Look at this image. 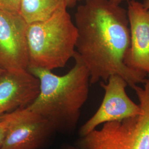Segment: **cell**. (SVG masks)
<instances>
[{
	"instance_id": "cell-5",
	"label": "cell",
	"mask_w": 149,
	"mask_h": 149,
	"mask_svg": "<svg viewBox=\"0 0 149 149\" xmlns=\"http://www.w3.org/2000/svg\"><path fill=\"white\" fill-rule=\"evenodd\" d=\"M6 134L0 149H40L55 132L52 124L27 107L0 117Z\"/></svg>"
},
{
	"instance_id": "cell-1",
	"label": "cell",
	"mask_w": 149,
	"mask_h": 149,
	"mask_svg": "<svg viewBox=\"0 0 149 149\" xmlns=\"http://www.w3.org/2000/svg\"><path fill=\"white\" fill-rule=\"evenodd\" d=\"M76 51L88 70L91 84L118 75L132 88L148 74L132 69L124 59L130 44L127 10L109 0H86L74 15Z\"/></svg>"
},
{
	"instance_id": "cell-7",
	"label": "cell",
	"mask_w": 149,
	"mask_h": 149,
	"mask_svg": "<svg viewBox=\"0 0 149 149\" xmlns=\"http://www.w3.org/2000/svg\"><path fill=\"white\" fill-rule=\"evenodd\" d=\"M28 24L19 12L0 10V68L7 71L28 69Z\"/></svg>"
},
{
	"instance_id": "cell-11",
	"label": "cell",
	"mask_w": 149,
	"mask_h": 149,
	"mask_svg": "<svg viewBox=\"0 0 149 149\" xmlns=\"http://www.w3.org/2000/svg\"><path fill=\"white\" fill-rule=\"evenodd\" d=\"M21 0H0V10L19 12Z\"/></svg>"
},
{
	"instance_id": "cell-10",
	"label": "cell",
	"mask_w": 149,
	"mask_h": 149,
	"mask_svg": "<svg viewBox=\"0 0 149 149\" xmlns=\"http://www.w3.org/2000/svg\"><path fill=\"white\" fill-rule=\"evenodd\" d=\"M66 8V0H21L19 13L30 24L47 20Z\"/></svg>"
},
{
	"instance_id": "cell-15",
	"label": "cell",
	"mask_w": 149,
	"mask_h": 149,
	"mask_svg": "<svg viewBox=\"0 0 149 149\" xmlns=\"http://www.w3.org/2000/svg\"><path fill=\"white\" fill-rule=\"evenodd\" d=\"M143 4L149 12V0H144Z\"/></svg>"
},
{
	"instance_id": "cell-6",
	"label": "cell",
	"mask_w": 149,
	"mask_h": 149,
	"mask_svg": "<svg viewBox=\"0 0 149 149\" xmlns=\"http://www.w3.org/2000/svg\"><path fill=\"white\" fill-rule=\"evenodd\" d=\"M127 82L118 75H112L101 86L104 95L98 110L81 127L80 136H83L107 122L119 121L138 115L141 112L139 104L134 102L126 92Z\"/></svg>"
},
{
	"instance_id": "cell-3",
	"label": "cell",
	"mask_w": 149,
	"mask_h": 149,
	"mask_svg": "<svg viewBox=\"0 0 149 149\" xmlns=\"http://www.w3.org/2000/svg\"><path fill=\"white\" fill-rule=\"evenodd\" d=\"M77 29L66 9L47 20L28 24L29 68L52 71L65 66L76 53Z\"/></svg>"
},
{
	"instance_id": "cell-8",
	"label": "cell",
	"mask_w": 149,
	"mask_h": 149,
	"mask_svg": "<svg viewBox=\"0 0 149 149\" xmlns=\"http://www.w3.org/2000/svg\"><path fill=\"white\" fill-rule=\"evenodd\" d=\"M130 44L124 62L128 68L149 74V12L143 3L128 2Z\"/></svg>"
},
{
	"instance_id": "cell-4",
	"label": "cell",
	"mask_w": 149,
	"mask_h": 149,
	"mask_svg": "<svg viewBox=\"0 0 149 149\" xmlns=\"http://www.w3.org/2000/svg\"><path fill=\"white\" fill-rule=\"evenodd\" d=\"M139 101L138 115L103 124L83 136L80 149H149V79L133 88Z\"/></svg>"
},
{
	"instance_id": "cell-13",
	"label": "cell",
	"mask_w": 149,
	"mask_h": 149,
	"mask_svg": "<svg viewBox=\"0 0 149 149\" xmlns=\"http://www.w3.org/2000/svg\"><path fill=\"white\" fill-rule=\"evenodd\" d=\"M81 0H66V4L67 8H72L76 5L77 3Z\"/></svg>"
},
{
	"instance_id": "cell-9",
	"label": "cell",
	"mask_w": 149,
	"mask_h": 149,
	"mask_svg": "<svg viewBox=\"0 0 149 149\" xmlns=\"http://www.w3.org/2000/svg\"><path fill=\"white\" fill-rule=\"evenodd\" d=\"M39 90V81L28 70L5 71L0 76V117L29 106Z\"/></svg>"
},
{
	"instance_id": "cell-14",
	"label": "cell",
	"mask_w": 149,
	"mask_h": 149,
	"mask_svg": "<svg viewBox=\"0 0 149 149\" xmlns=\"http://www.w3.org/2000/svg\"><path fill=\"white\" fill-rule=\"evenodd\" d=\"M110 1H111L113 3L117 4V5H120L123 2L125 1H127L128 2L129 0H109Z\"/></svg>"
},
{
	"instance_id": "cell-12",
	"label": "cell",
	"mask_w": 149,
	"mask_h": 149,
	"mask_svg": "<svg viewBox=\"0 0 149 149\" xmlns=\"http://www.w3.org/2000/svg\"><path fill=\"white\" fill-rule=\"evenodd\" d=\"M6 134V127L2 120H0V147L3 142Z\"/></svg>"
},
{
	"instance_id": "cell-16",
	"label": "cell",
	"mask_w": 149,
	"mask_h": 149,
	"mask_svg": "<svg viewBox=\"0 0 149 149\" xmlns=\"http://www.w3.org/2000/svg\"><path fill=\"white\" fill-rule=\"evenodd\" d=\"M5 71V70H3L2 69L0 68V76L2 75V74Z\"/></svg>"
},
{
	"instance_id": "cell-2",
	"label": "cell",
	"mask_w": 149,
	"mask_h": 149,
	"mask_svg": "<svg viewBox=\"0 0 149 149\" xmlns=\"http://www.w3.org/2000/svg\"><path fill=\"white\" fill-rule=\"evenodd\" d=\"M73 58L74 66L63 76L40 68L28 69L38 79L40 90L27 108L46 118L55 132L64 133L76 127L89 93V71L76 51Z\"/></svg>"
}]
</instances>
